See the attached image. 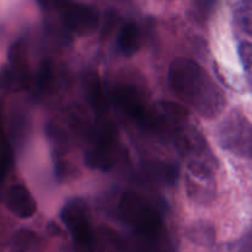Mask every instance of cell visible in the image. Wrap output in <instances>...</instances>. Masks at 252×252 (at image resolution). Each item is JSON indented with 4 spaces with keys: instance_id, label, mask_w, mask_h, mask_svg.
<instances>
[{
    "instance_id": "cell-1",
    "label": "cell",
    "mask_w": 252,
    "mask_h": 252,
    "mask_svg": "<svg viewBox=\"0 0 252 252\" xmlns=\"http://www.w3.org/2000/svg\"><path fill=\"white\" fill-rule=\"evenodd\" d=\"M169 86L181 102L207 120L218 117L226 105L224 91L197 62L177 57L169 68Z\"/></svg>"
},
{
    "instance_id": "cell-2",
    "label": "cell",
    "mask_w": 252,
    "mask_h": 252,
    "mask_svg": "<svg viewBox=\"0 0 252 252\" xmlns=\"http://www.w3.org/2000/svg\"><path fill=\"white\" fill-rule=\"evenodd\" d=\"M118 213L126 225L148 241L159 240L164 233V220L159 212L140 194L127 192L122 196Z\"/></svg>"
},
{
    "instance_id": "cell-3",
    "label": "cell",
    "mask_w": 252,
    "mask_h": 252,
    "mask_svg": "<svg viewBox=\"0 0 252 252\" xmlns=\"http://www.w3.org/2000/svg\"><path fill=\"white\" fill-rule=\"evenodd\" d=\"M221 149L239 158L251 157V125L241 111L231 110L217 127Z\"/></svg>"
},
{
    "instance_id": "cell-4",
    "label": "cell",
    "mask_w": 252,
    "mask_h": 252,
    "mask_svg": "<svg viewBox=\"0 0 252 252\" xmlns=\"http://www.w3.org/2000/svg\"><path fill=\"white\" fill-rule=\"evenodd\" d=\"M61 219L78 245L91 249L95 241L88 206L80 198L66 202L61 211Z\"/></svg>"
},
{
    "instance_id": "cell-5",
    "label": "cell",
    "mask_w": 252,
    "mask_h": 252,
    "mask_svg": "<svg viewBox=\"0 0 252 252\" xmlns=\"http://www.w3.org/2000/svg\"><path fill=\"white\" fill-rule=\"evenodd\" d=\"M57 7L63 24L76 36H91L100 26V14L95 6L61 0Z\"/></svg>"
},
{
    "instance_id": "cell-6",
    "label": "cell",
    "mask_w": 252,
    "mask_h": 252,
    "mask_svg": "<svg viewBox=\"0 0 252 252\" xmlns=\"http://www.w3.org/2000/svg\"><path fill=\"white\" fill-rule=\"evenodd\" d=\"M89 167L98 171H111L116 162V129L112 123H105L96 130L95 140L85 154Z\"/></svg>"
},
{
    "instance_id": "cell-7",
    "label": "cell",
    "mask_w": 252,
    "mask_h": 252,
    "mask_svg": "<svg viewBox=\"0 0 252 252\" xmlns=\"http://www.w3.org/2000/svg\"><path fill=\"white\" fill-rule=\"evenodd\" d=\"M113 100L127 117L144 127L148 108L142 93L134 85H118L113 91Z\"/></svg>"
},
{
    "instance_id": "cell-8",
    "label": "cell",
    "mask_w": 252,
    "mask_h": 252,
    "mask_svg": "<svg viewBox=\"0 0 252 252\" xmlns=\"http://www.w3.org/2000/svg\"><path fill=\"white\" fill-rule=\"evenodd\" d=\"M6 207L14 216L29 219L34 216L37 203L31 192L24 185H14L6 193Z\"/></svg>"
},
{
    "instance_id": "cell-9",
    "label": "cell",
    "mask_w": 252,
    "mask_h": 252,
    "mask_svg": "<svg viewBox=\"0 0 252 252\" xmlns=\"http://www.w3.org/2000/svg\"><path fill=\"white\" fill-rule=\"evenodd\" d=\"M185 186H186L187 196L194 203L208 204L213 202L216 196L214 180L198 179L187 172L185 176Z\"/></svg>"
},
{
    "instance_id": "cell-10",
    "label": "cell",
    "mask_w": 252,
    "mask_h": 252,
    "mask_svg": "<svg viewBox=\"0 0 252 252\" xmlns=\"http://www.w3.org/2000/svg\"><path fill=\"white\" fill-rule=\"evenodd\" d=\"M7 62H9V65L11 66V69L17 75V78H19L22 89L26 88L29 85L30 71L29 64H27L26 46H25L22 39H17L9 47Z\"/></svg>"
},
{
    "instance_id": "cell-11",
    "label": "cell",
    "mask_w": 252,
    "mask_h": 252,
    "mask_svg": "<svg viewBox=\"0 0 252 252\" xmlns=\"http://www.w3.org/2000/svg\"><path fill=\"white\" fill-rule=\"evenodd\" d=\"M116 43L120 53L126 57L133 56L139 49L140 33L135 22L127 21L121 26Z\"/></svg>"
},
{
    "instance_id": "cell-12",
    "label": "cell",
    "mask_w": 252,
    "mask_h": 252,
    "mask_svg": "<svg viewBox=\"0 0 252 252\" xmlns=\"http://www.w3.org/2000/svg\"><path fill=\"white\" fill-rule=\"evenodd\" d=\"M12 164H14V149L5 130L4 111H2V102H0V186L6 179Z\"/></svg>"
},
{
    "instance_id": "cell-13",
    "label": "cell",
    "mask_w": 252,
    "mask_h": 252,
    "mask_svg": "<svg viewBox=\"0 0 252 252\" xmlns=\"http://www.w3.org/2000/svg\"><path fill=\"white\" fill-rule=\"evenodd\" d=\"M86 91H88V98L93 110L97 113V116H102L106 111V96L103 91L102 84L96 74L89 76L86 81Z\"/></svg>"
},
{
    "instance_id": "cell-14",
    "label": "cell",
    "mask_w": 252,
    "mask_h": 252,
    "mask_svg": "<svg viewBox=\"0 0 252 252\" xmlns=\"http://www.w3.org/2000/svg\"><path fill=\"white\" fill-rule=\"evenodd\" d=\"M27 128H29V122L27 117L21 111H15L11 115L10 120V140L11 144L16 147H22L27 137Z\"/></svg>"
},
{
    "instance_id": "cell-15",
    "label": "cell",
    "mask_w": 252,
    "mask_h": 252,
    "mask_svg": "<svg viewBox=\"0 0 252 252\" xmlns=\"http://www.w3.org/2000/svg\"><path fill=\"white\" fill-rule=\"evenodd\" d=\"M251 1L240 0L236 2L233 10V22L236 29L240 30L246 36H251Z\"/></svg>"
},
{
    "instance_id": "cell-16",
    "label": "cell",
    "mask_w": 252,
    "mask_h": 252,
    "mask_svg": "<svg viewBox=\"0 0 252 252\" xmlns=\"http://www.w3.org/2000/svg\"><path fill=\"white\" fill-rule=\"evenodd\" d=\"M187 236L193 244L202 246H211L216 240V233L211 224L197 223L191 225L187 231Z\"/></svg>"
},
{
    "instance_id": "cell-17",
    "label": "cell",
    "mask_w": 252,
    "mask_h": 252,
    "mask_svg": "<svg viewBox=\"0 0 252 252\" xmlns=\"http://www.w3.org/2000/svg\"><path fill=\"white\" fill-rule=\"evenodd\" d=\"M20 89H22L21 83L11 66L9 64L0 66V91L10 93V91H17Z\"/></svg>"
},
{
    "instance_id": "cell-18",
    "label": "cell",
    "mask_w": 252,
    "mask_h": 252,
    "mask_svg": "<svg viewBox=\"0 0 252 252\" xmlns=\"http://www.w3.org/2000/svg\"><path fill=\"white\" fill-rule=\"evenodd\" d=\"M54 157V174L58 181L65 182L75 177L76 169L70 161L65 159L64 155H53Z\"/></svg>"
},
{
    "instance_id": "cell-19",
    "label": "cell",
    "mask_w": 252,
    "mask_h": 252,
    "mask_svg": "<svg viewBox=\"0 0 252 252\" xmlns=\"http://www.w3.org/2000/svg\"><path fill=\"white\" fill-rule=\"evenodd\" d=\"M12 244L16 250H36L38 245V238L33 231L22 229L14 235Z\"/></svg>"
},
{
    "instance_id": "cell-20",
    "label": "cell",
    "mask_w": 252,
    "mask_h": 252,
    "mask_svg": "<svg viewBox=\"0 0 252 252\" xmlns=\"http://www.w3.org/2000/svg\"><path fill=\"white\" fill-rule=\"evenodd\" d=\"M53 81V66L49 61H43L37 71L36 89L38 94H43L51 88Z\"/></svg>"
},
{
    "instance_id": "cell-21",
    "label": "cell",
    "mask_w": 252,
    "mask_h": 252,
    "mask_svg": "<svg viewBox=\"0 0 252 252\" xmlns=\"http://www.w3.org/2000/svg\"><path fill=\"white\" fill-rule=\"evenodd\" d=\"M118 22H120V15L115 10H107L103 16L102 25H101V36L102 38H108L111 34L117 29Z\"/></svg>"
},
{
    "instance_id": "cell-22",
    "label": "cell",
    "mask_w": 252,
    "mask_h": 252,
    "mask_svg": "<svg viewBox=\"0 0 252 252\" xmlns=\"http://www.w3.org/2000/svg\"><path fill=\"white\" fill-rule=\"evenodd\" d=\"M239 58H240L241 65L244 70L248 74H250L251 70V43L249 41H241L238 46Z\"/></svg>"
},
{
    "instance_id": "cell-23",
    "label": "cell",
    "mask_w": 252,
    "mask_h": 252,
    "mask_svg": "<svg viewBox=\"0 0 252 252\" xmlns=\"http://www.w3.org/2000/svg\"><path fill=\"white\" fill-rule=\"evenodd\" d=\"M214 4H216V0H199V6L203 12H211Z\"/></svg>"
},
{
    "instance_id": "cell-24",
    "label": "cell",
    "mask_w": 252,
    "mask_h": 252,
    "mask_svg": "<svg viewBox=\"0 0 252 252\" xmlns=\"http://www.w3.org/2000/svg\"><path fill=\"white\" fill-rule=\"evenodd\" d=\"M37 1H38V4L41 5L42 7H51V6H57L61 0H37Z\"/></svg>"
}]
</instances>
